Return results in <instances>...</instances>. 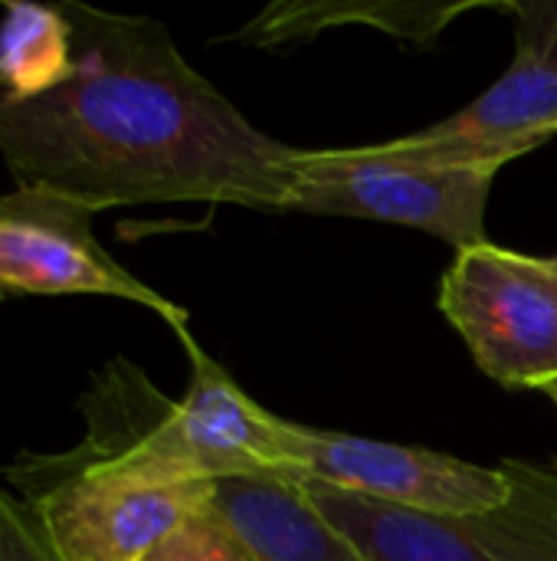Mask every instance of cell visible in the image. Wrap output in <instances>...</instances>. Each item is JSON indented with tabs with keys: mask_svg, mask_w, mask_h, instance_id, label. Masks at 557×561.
<instances>
[{
	"mask_svg": "<svg viewBox=\"0 0 557 561\" xmlns=\"http://www.w3.org/2000/svg\"><path fill=\"white\" fill-rule=\"evenodd\" d=\"M76 66L56 89H0V158L23 187L92 214L141 204L289 210L302 148L259 131L148 16L59 0Z\"/></svg>",
	"mask_w": 557,
	"mask_h": 561,
	"instance_id": "cell-1",
	"label": "cell"
},
{
	"mask_svg": "<svg viewBox=\"0 0 557 561\" xmlns=\"http://www.w3.org/2000/svg\"><path fill=\"white\" fill-rule=\"evenodd\" d=\"M7 480L62 561H144L207 506L213 483H151L98 470L76 450L26 454Z\"/></svg>",
	"mask_w": 557,
	"mask_h": 561,
	"instance_id": "cell-2",
	"label": "cell"
},
{
	"mask_svg": "<svg viewBox=\"0 0 557 561\" xmlns=\"http://www.w3.org/2000/svg\"><path fill=\"white\" fill-rule=\"evenodd\" d=\"M512 490L486 513H414L302 483L368 561H557V470L506 460Z\"/></svg>",
	"mask_w": 557,
	"mask_h": 561,
	"instance_id": "cell-3",
	"label": "cell"
},
{
	"mask_svg": "<svg viewBox=\"0 0 557 561\" xmlns=\"http://www.w3.org/2000/svg\"><path fill=\"white\" fill-rule=\"evenodd\" d=\"M492 181L496 171L414 164L384 154L378 145L302 148L289 210L414 227L460 253L489 243L486 207Z\"/></svg>",
	"mask_w": 557,
	"mask_h": 561,
	"instance_id": "cell-4",
	"label": "cell"
},
{
	"mask_svg": "<svg viewBox=\"0 0 557 561\" xmlns=\"http://www.w3.org/2000/svg\"><path fill=\"white\" fill-rule=\"evenodd\" d=\"M440 312L492 381L532 391L557 381V273L545 256L460 250L440 279Z\"/></svg>",
	"mask_w": 557,
	"mask_h": 561,
	"instance_id": "cell-5",
	"label": "cell"
},
{
	"mask_svg": "<svg viewBox=\"0 0 557 561\" xmlns=\"http://www.w3.org/2000/svg\"><path fill=\"white\" fill-rule=\"evenodd\" d=\"M279 444L286 477L414 513H486L506 503L512 490L506 463L479 467L427 447L384 444L295 421L279 424Z\"/></svg>",
	"mask_w": 557,
	"mask_h": 561,
	"instance_id": "cell-6",
	"label": "cell"
},
{
	"mask_svg": "<svg viewBox=\"0 0 557 561\" xmlns=\"http://www.w3.org/2000/svg\"><path fill=\"white\" fill-rule=\"evenodd\" d=\"M95 214L46 187L0 194V302L26 296H108L144 306L174 332L187 309L128 273L95 237Z\"/></svg>",
	"mask_w": 557,
	"mask_h": 561,
	"instance_id": "cell-7",
	"label": "cell"
},
{
	"mask_svg": "<svg viewBox=\"0 0 557 561\" xmlns=\"http://www.w3.org/2000/svg\"><path fill=\"white\" fill-rule=\"evenodd\" d=\"M177 339L190 358V385L161 414V450L174 473L190 483L282 473V417L256 404L187 329Z\"/></svg>",
	"mask_w": 557,
	"mask_h": 561,
	"instance_id": "cell-8",
	"label": "cell"
},
{
	"mask_svg": "<svg viewBox=\"0 0 557 561\" xmlns=\"http://www.w3.org/2000/svg\"><path fill=\"white\" fill-rule=\"evenodd\" d=\"M555 135L557 69L529 49H515L512 66L479 99L423 131L381 141L378 148L414 164L499 174L502 164Z\"/></svg>",
	"mask_w": 557,
	"mask_h": 561,
	"instance_id": "cell-9",
	"label": "cell"
},
{
	"mask_svg": "<svg viewBox=\"0 0 557 561\" xmlns=\"http://www.w3.org/2000/svg\"><path fill=\"white\" fill-rule=\"evenodd\" d=\"M207 510L253 561H368L322 516L305 486L282 473L217 480Z\"/></svg>",
	"mask_w": 557,
	"mask_h": 561,
	"instance_id": "cell-10",
	"label": "cell"
},
{
	"mask_svg": "<svg viewBox=\"0 0 557 561\" xmlns=\"http://www.w3.org/2000/svg\"><path fill=\"white\" fill-rule=\"evenodd\" d=\"M486 3H397V0H309V3H272L259 10L250 23L236 30L240 43L250 46H295L302 39H312L332 26L361 23L384 30L397 39L430 46L437 36L463 13L479 10Z\"/></svg>",
	"mask_w": 557,
	"mask_h": 561,
	"instance_id": "cell-11",
	"label": "cell"
},
{
	"mask_svg": "<svg viewBox=\"0 0 557 561\" xmlns=\"http://www.w3.org/2000/svg\"><path fill=\"white\" fill-rule=\"evenodd\" d=\"M76 66L72 23L59 3L7 0L0 20V89L33 99L69 79Z\"/></svg>",
	"mask_w": 557,
	"mask_h": 561,
	"instance_id": "cell-12",
	"label": "cell"
},
{
	"mask_svg": "<svg viewBox=\"0 0 557 561\" xmlns=\"http://www.w3.org/2000/svg\"><path fill=\"white\" fill-rule=\"evenodd\" d=\"M144 561H253L240 539L204 506Z\"/></svg>",
	"mask_w": 557,
	"mask_h": 561,
	"instance_id": "cell-13",
	"label": "cell"
},
{
	"mask_svg": "<svg viewBox=\"0 0 557 561\" xmlns=\"http://www.w3.org/2000/svg\"><path fill=\"white\" fill-rule=\"evenodd\" d=\"M0 561H62L30 506L7 490H0Z\"/></svg>",
	"mask_w": 557,
	"mask_h": 561,
	"instance_id": "cell-14",
	"label": "cell"
},
{
	"mask_svg": "<svg viewBox=\"0 0 557 561\" xmlns=\"http://www.w3.org/2000/svg\"><path fill=\"white\" fill-rule=\"evenodd\" d=\"M519 23V49L535 53L557 69V0H519L499 3Z\"/></svg>",
	"mask_w": 557,
	"mask_h": 561,
	"instance_id": "cell-15",
	"label": "cell"
},
{
	"mask_svg": "<svg viewBox=\"0 0 557 561\" xmlns=\"http://www.w3.org/2000/svg\"><path fill=\"white\" fill-rule=\"evenodd\" d=\"M538 394H545V398H548V401H552V404H555V408H557V381H552V385H545V388H542Z\"/></svg>",
	"mask_w": 557,
	"mask_h": 561,
	"instance_id": "cell-16",
	"label": "cell"
},
{
	"mask_svg": "<svg viewBox=\"0 0 557 561\" xmlns=\"http://www.w3.org/2000/svg\"><path fill=\"white\" fill-rule=\"evenodd\" d=\"M548 266H552V270L557 273V256H548Z\"/></svg>",
	"mask_w": 557,
	"mask_h": 561,
	"instance_id": "cell-17",
	"label": "cell"
}]
</instances>
